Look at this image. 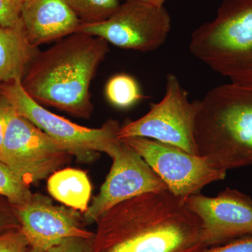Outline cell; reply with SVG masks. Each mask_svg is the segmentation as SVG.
I'll return each mask as SVG.
<instances>
[{"label":"cell","mask_w":252,"mask_h":252,"mask_svg":"<svg viewBox=\"0 0 252 252\" xmlns=\"http://www.w3.org/2000/svg\"><path fill=\"white\" fill-rule=\"evenodd\" d=\"M23 0H0V26L12 27L21 20Z\"/></svg>","instance_id":"20"},{"label":"cell","mask_w":252,"mask_h":252,"mask_svg":"<svg viewBox=\"0 0 252 252\" xmlns=\"http://www.w3.org/2000/svg\"><path fill=\"white\" fill-rule=\"evenodd\" d=\"M13 111L14 107L9 103L4 94L0 92V150L4 142L8 122Z\"/></svg>","instance_id":"24"},{"label":"cell","mask_w":252,"mask_h":252,"mask_svg":"<svg viewBox=\"0 0 252 252\" xmlns=\"http://www.w3.org/2000/svg\"><path fill=\"white\" fill-rule=\"evenodd\" d=\"M21 228L12 205L4 197L0 196V234Z\"/></svg>","instance_id":"22"},{"label":"cell","mask_w":252,"mask_h":252,"mask_svg":"<svg viewBox=\"0 0 252 252\" xmlns=\"http://www.w3.org/2000/svg\"><path fill=\"white\" fill-rule=\"evenodd\" d=\"M121 141L147 162L170 193L183 200L226 177V171L214 166L205 158L192 155L175 146L144 137Z\"/></svg>","instance_id":"8"},{"label":"cell","mask_w":252,"mask_h":252,"mask_svg":"<svg viewBox=\"0 0 252 252\" xmlns=\"http://www.w3.org/2000/svg\"><path fill=\"white\" fill-rule=\"evenodd\" d=\"M94 239L72 237L49 248L46 252H93Z\"/></svg>","instance_id":"21"},{"label":"cell","mask_w":252,"mask_h":252,"mask_svg":"<svg viewBox=\"0 0 252 252\" xmlns=\"http://www.w3.org/2000/svg\"><path fill=\"white\" fill-rule=\"evenodd\" d=\"M197 112V100H189L188 93L178 78L170 73L167 75L163 98L151 104L150 110L143 117L121 126L117 137L119 140L144 137L199 156L195 141Z\"/></svg>","instance_id":"6"},{"label":"cell","mask_w":252,"mask_h":252,"mask_svg":"<svg viewBox=\"0 0 252 252\" xmlns=\"http://www.w3.org/2000/svg\"><path fill=\"white\" fill-rule=\"evenodd\" d=\"M170 30L171 18L164 6L127 0L107 21L81 24L78 32L102 38L121 49L148 52L165 43Z\"/></svg>","instance_id":"9"},{"label":"cell","mask_w":252,"mask_h":252,"mask_svg":"<svg viewBox=\"0 0 252 252\" xmlns=\"http://www.w3.org/2000/svg\"><path fill=\"white\" fill-rule=\"evenodd\" d=\"M185 203L201 221L206 248L252 235V199L237 189L226 188L215 197L195 194Z\"/></svg>","instance_id":"10"},{"label":"cell","mask_w":252,"mask_h":252,"mask_svg":"<svg viewBox=\"0 0 252 252\" xmlns=\"http://www.w3.org/2000/svg\"><path fill=\"white\" fill-rule=\"evenodd\" d=\"M23 1H26V0H23Z\"/></svg>","instance_id":"28"},{"label":"cell","mask_w":252,"mask_h":252,"mask_svg":"<svg viewBox=\"0 0 252 252\" xmlns=\"http://www.w3.org/2000/svg\"><path fill=\"white\" fill-rule=\"evenodd\" d=\"M202 252H252V235L220 246L205 248Z\"/></svg>","instance_id":"23"},{"label":"cell","mask_w":252,"mask_h":252,"mask_svg":"<svg viewBox=\"0 0 252 252\" xmlns=\"http://www.w3.org/2000/svg\"><path fill=\"white\" fill-rule=\"evenodd\" d=\"M0 92L18 114L65 146L78 161L94 162L100 153L111 157L122 143L117 137L121 127L117 121L109 119L98 128L78 125L38 104L24 90L21 81L0 83Z\"/></svg>","instance_id":"5"},{"label":"cell","mask_w":252,"mask_h":252,"mask_svg":"<svg viewBox=\"0 0 252 252\" xmlns=\"http://www.w3.org/2000/svg\"><path fill=\"white\" fill-rule=\"evenodd\" d=\"M93 252H202L200 219L168 190L125 200L96 221Z\"/></svg>","instance_id":"1"},{"label":"cell","mask_w":252,"mask_h":252,"mask_svg":"<svg viewBox=\"0 0 252 252\" xmlns=\"http://www.w3.org/2000/svg\"><path fill=\"white\" fill-rule=\"evenodd\" d=\"M82 24L107 21L121 5L120 0H65Z\"/></svg>","instance_id":"17"},{"label":"cell","mask_w":252,"mask_h":252,"mask_svg":"<svg viewBox=\"0 0 252 252\" xmlns=\"http://www.w3.org/2000/svg\"><path fill=\"white\" fill-rule=\"evenodd\" d=\"M104 94L111 105L120 109L130 108L144 98L138 81L126 73L112 76L106 84Z\"/></svg>","instance_id":"16"},{"label":"cell","mask_w":252,"mask_h":252,"mask_svg":"<svg viewBox=\"0 0 252 252\" xmlns=\"http://www.w3.org/2000/svg\"><path fill=\"white\" fill-rule=\"evenodd\" d=\"M21 21L30 42L37 48L77 32L82 24L65 0H26Z\"/></svg>","instance_id":"13"},{"label":"cell","mask_w":252,"mask_h":252,"mask_svg":"<svg viewBox=\"0 0 252 252\" xmlns=\"http://www.w3.org/2000/svg\"><path fill=\"white\" fill-rule=\"evenodd\" d=\"M189 51L230 83L252 86V0H223L215 19L192 33Z\"/></svg>","instance_id":"4"},{"label":"cell","mask_w":252,"mask_h":252,"mask_svg":"<svg viewBox=\"0 0 252 252\" xmlns=\"http://www.w3.org/2000/svg\"><path fill=\"white\" fill-rule=\"evenodd\" d=\"M141 1L156 6V7L161 8L163 7L164 4L167 0H141Z\"/></svg>","instance_id":"25"},{"label":"cell","mask_w":252,"mask_h":252,"mask_svg":"<svg viewBox=\"0 0 252 252\" xmlns=\"http://www.w3.org/2000/svg\"><path fill=\"white\" fill-rule=\"evenodd\" d=\"M109 52L107 41L78 32L39 51L21 84L38 104L90 119L91 82Z\"/></svg>","instance_id":"2"},{"label":"cell","mask_w":252,"mask_h":252,"mask_svg":"<svg viewBox=\"0 0 252 252\" xmlns=\"http://www.w3.org/2000/svg\"><path fill=\"white\" fill-rule=\"evenodd\" d=\"M110 158V171L84 214L86 223L97 221L102 214L125 200L144 193L167 190L163 181L147 162L122 142Z\"/></svg>","instance_id":"11"},{"label":"cell","mask_w":252,"mask_h":252,"mask_svg":"<svg viewBox=\"0 0 252 252\" xmlns=\"http://www.w3.org/2000/svg\"><path fill=\"white\" fill-rule=\"evenodd\" d=\"M32 194L30 186L0 160V196L6 198L13 207H16L28 203Z\"/></svg>","instance_id":"18"},{"label":"cell","mask_w":252,"mask_h":252,"mask_svg":"<svg viewBox=\"0 0 252 252\" xmlns=\"http://www.w3.org/2000/svg\"><path fill=\"white\" fill-rule=\"evenodd\" d=\"M72 157L69 149L14 111L8 122L0 160L28 185L49 177Z\"/></svg>","instance_id":"7"},{"label":"cell","mask_w":252,"mask_h":252,"mask_svg":"<svg viewBox=\"0 0 252 252\" xmlns=\"http://www.w3.org/2000/svg\"><path fill=\"white\" fill-rule=\"evenodd\" d=\"M27 252H42L39 251V250H36V249L31 248V247H30V248L28 249Z\"/></svg>","instance_id":"26"},{"label":"cell","mask_w":252,"mask_h":252,"mask_svg":"<svg viewBox=\"0 0 252 252\" xmlns=\"http://www.w3.org/2000/svg\"><path fill=\"white\" fill-rule=\"evenodd\" d=\"M48 191L63 205L84 214L89 207L92 187L86 172L65 168L54 172L49 177Z\"/></svg>","instance_id":"15"},{"label":"cell","mask_w":252,"mask_h":252,"mask_svg":"<svg viewBox=\"0 0 252 252\" xmlns=\"http://www.w3.org/2000/svg\"><path fill=\"white\" fill-rule=\"evenodd\" d=\"M120 1H121V0H120ZM122 1H127V0H122Z\"/></svg>","instance_id":"27"},{"label":"cell","mask_w":252,"mask_h":252,"mask_svg":"<svg viewBox=\"0 0 252 252\" xmlns=\"http://www.w3.org/2000/svg\"><path fill=\"white\" fill-rule=\"evenodd\" d=\"M30 244L21 228L0 234V252H27Z\"/></svg>","instance_id":"19"},{"label":"cell","mask_w":252,"mask_h":252,"mask_svg":"<svg viewBox=\"0 0 252 252\" xmlns=\"http://www.w3.org/2000/svg\"><path fill=\"white\" fill-rule=\"evenodd\" d=\"M39 51L30 42L21 20L12 27L0 26V83L22 81Z\"/></svg>","instance_id":"14"},{"label":"cell","mask_w":252,"mask_h":252,"mask_svg":"<svg viewBox=\"0 0 252 252\" xmlns=\"http://www.w3.org/2000/svg\"><path fill=\"white\" fill-rule=\"evenodd\" d=\"M197 104L199 156L226 172L252 165V86H217Z\"/></svg>","instance_id":"3"},{"label":"cell","mask_w":252,"mask_h":252,"mask_svg":"<svg viewBox=\"0 0 252 252\" xmlns=\"http://www.w3.org/2000/svg\"><path fill=\"white\" fill-rule=\"evenodd\" d=\"M13 208L30 247L39 251L46 252L65 238H94L81 225L79 212L55 205L40 193L32 194L28 203Z\"/></svg>","instance_id":"12"}]
</instances>
